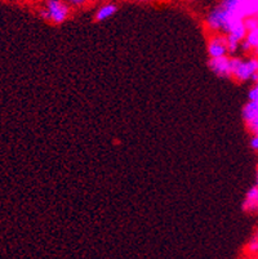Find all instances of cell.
<instances>
[{"instance_id":"1","label":"cell","mask_w":258,"mask_h":259,"mask_svg":"<svg viewBox=\"0 0 258 259\" xmlns=\"http://www.w3.org/2000/svg\"><path fill=\"white\" fill-rule=\"evenodd\" d=\"M233 79L240 83L258 81V58L233 57Z\"/></svg>"},{"instance_id":"2","label":"cell","mask_w":258,"mask_h":259,"mask_svg":"<svg viewBox=\"0 0 258 259\" xmlns=\"http://www.w3.org/2000/svg\"><path fill=\"white\" fill-rule=\"evenodd\" d=\"M70 15V7L63 2H57V0H49L46 3V8H43L39 12L40 18L48 21V22L60 25L63 23L68 18Z\"/></svg>"},{"instance_id":"3","label":"cell","mask_w":258,"mask_h":259,"mask_svg":"<svg viewBox=\"0 0 258 259\" xmlns=\"http://www.w3.org/2000/svg\"><path fill=\"white\" fill-rule=\"evenodd\" d=\"M209 69L213 74L221 79H233V57L226 56V57L209 60Z\"/></svg>"},{"instance_id":"4","label":"cell","mask_w":258,"mask_h":259,"mask_svg":"<svg viewBox=\"0 0 258 259\" xmlns=\"http://www.w3.org/2000/svg\"><path fill=\"white\" fill-rule=\"evenodd\" d=\"M208 54H209L210 60L229 56V51H227V40L225 35L217 34L214 35V36L210 37L209 43H208Z\"/></svg>"},{"instance_id":"5","label":"cell","mask_w":258,"mask_h":259,"mask_svg":"<svg viewBox=\"0 0 258 259\" xmlns=\"http://www.w3.org/2000/svg\"><path fill=\"white\" fill-rule=\"evenodd\" d=\"M243 119L245 121L247 128L253 134L258 133V102L248 101L247 105L243 108Z\"/></svg>"},{"instance_id":"6","label":"cell","mask_w":258,"mask_h":259,"mask_svg":"<svg viewBox=\"0 0 258 259\" xmlns=\"http://www.w3.org/2000/svg\"><path fill=\"white\" fill-rule=\"evenodd\" d=\"M243 210L247 213L258 214V187H252L245 195L244 202H243Z\"/></svg>"},{"instance_id":"7","label":"cell","mask_w":258,"mask_h":259,"mask_svg":"<svg viewBox=\"0 0 258 259\" xmlns=\"http://www.w3.org/2000/svg\"><path fill=\"white\" fill-rule=\"evenodd\" d=\"M118 11V7L113 3H107L105 6H101L97 9L96 15H94V20L97 22H103V21H107L108 18L113 17Z\"/></svg>"},{"instance_id":"8","label":"cell","mask_w":258,"mask_h":259,"mask_svg":"<svg viewBox=\"0 0 258 259\" xmlns=\"http://www.w3.org/2000/svg\"><path fill=\"white\" fill-rule=\"evenodd\" d=\"M243 49L247 52H254L258 54V27L257 29L252 30V31L248 32L245 40L241 43Z\"/></svg>"},{"instance_id":"9","label":"cell","mask_w":258,"mask_h":259,"mask_svg":"<svg viewBox=\"0 0 258 259\" xmlns=\"http://www.w3.org/2000/svg\"><path fill=\"white\" fill-rule=\"evenodd\" d=\"M247 251L250 254L258 253V237L253 236L247 244Z\"/></svg>"},{"instance_id":"10","label":"cell","mask_w":258,"mask_h":259,"mask_svg":"<svg viewBox=\"0 0 258 259\" xmlns=\"http://www.w3.org/2000/svg\"><path fill=\"white\" fill-rule=\"evenodd\" d=\"M248 100H249L250 102H258V81L255 83V85L250 89L249 93H248Z\"/></svg>"},{"instance_id":"11","label":"cell","mask_w":258,"mask_h":259,"mask_svg":"<svg viewBox=\"0 0 258 259\" xmlns=\"http://www.w3.org/2000/svg\"><path fill=\"white\" fill-rule=\"evenodd\" d=\"M250 147H252L254 151L258 152V133L253 134L252 138H250Z\"/></svg>"},{"instance_id":"12","label":"cell","mask_w":258,"mask_h":259,"mask_svg":"<svg viewBox=\"0 0 258 259\" xmlns=\"http://www.w3.org/2000/svg\"><path fill=\"white\" fill-rule=\"evenodd\" d=\"M85 2H82V0H72V2H68V6H82Z\"/></svg>"},{"instance_id":"13","label":"cell","mask_w":258,"mask_h":259,"mask_svg":"<svg viewBox=\"0 0 258 259\" xmlns=\"http://www.w3.org/2000/svg\"><path fill=\"white\" fill-rule=\"evenodd\" d=\"M255 237H258V230H257V232H255V235H254Z\"/></svg>"},{"instance_id":"14","label":"cell","mask_w":258,"mask_h":259,"mask_svg":"<svg viewBox=\"0 0 258 259\" xmlns=\"http://www.w3.org/2000/svg\"><path fill=\"white\" fill-rule=\"evenodd\" d=\"M257 187H258V176H257Z\"/></svg>"}]
</instances>
